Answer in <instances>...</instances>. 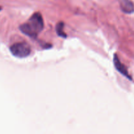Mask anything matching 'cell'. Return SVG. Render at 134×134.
Segmentation results:
<instances>
[{
    "label": "cell",
    "instance_id": "obj_4",
    "mask_svg": "<svg viewBox=\"0 0 134 134\" xmlns=\"http://www.w3.org/2000/svg\"><path fill=\"white\" fill-rule=\"evenodd\" d=\"M120 7L122 10L126 13H132L134 11V5L131 0H122Z\"/></svg>",
    "mask_w": 134,
    "mask_h": 134
},
{
    "label": "cell",
    "instance_id": "obj_2",
    "mask_svg": "<svg viewBox=\"0 0 134 134\" xmlns=\"http://www.w3.org/2000/svg\"><path fill=\"white\" fill-rule=\"evenodd\" d=\"M10 50L13 56L20 58L27 57L31 53V47L25 42L17 43L13 44L10 47Z\"/></svg>",
    "mask_w": 134,
    "mask_h": 134
},
{
    "label": "cell",
    "instance_id": "obj_1",
    "mask_svg": "<svg viewBox=\"0 0 134 134\" xmlns=\"http://www.w3.org/2000/svg\"><path fill=\"white\" fill-rule=\"evenodd\" d=\"M44 22L40 13H34L30 19L20 26V30L23 34L30 37L36 38L43 30Z\"/></svg>",
    "mask_w": 134,
    "mask_h": 134
},
{
    "label": "cell",
    "instance_id": "obj_5",
    "mask_svg": "<svg viewBox=\"0 0 134 134\" xmlns=\"http://www.w3.org/2000/svg\"><path fill=\"white\" fill-rule=\"evenodd\" d=\"M64 23L63 22H60L56 26V32H57L58 35L62 37H66V35L65 33L64 32Z\"/></svg>",
    "mask_w": 134,
    "mask_h": 134
},
{
    "label": "cell",
    "instance_id": "obj_3",
    "mask_svg": "<svg viewBox=\"0 0 134 134\" xmlns=\"http://www.w3.org/2000/svg\"><path fill=\"white\" fill-rule=\"evenodd\" d=\"M113 61H114V64H115V68H116V69L119 71V72H120L121 74H122L123 75L125 76L126 77L128 78L130 80L132 79L130 76V75L128 74V71H127L126 67L124 66L121 62H120V60H119V58H118V56H116V54H115V56H114Z\"/></svg>",
    "mask_w": 134,
    "mask_h": 134
}]
</instances>
